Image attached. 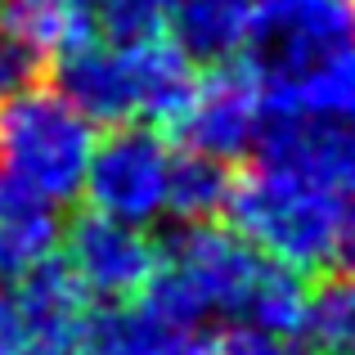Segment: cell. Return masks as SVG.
<instances>
[{
  "label": "cell",
  "mask_w": 355,
  "mask_h": 355,
  "mask_svg": "<svg viewBox=\"0 0 355 355\" xmlns=\"http://www.w3.org/2000/svg\"><path fill=\"white\" fill-rule=\"evenodd\" d=\"M50 81L77 113L108 126H162L171 130L193 95V63L166 36L148 41H86L50 68Z\"/></svg>",
  "instance_id": "obj_1"
},
{
  "label": "cell",
  "mask_w": 355,
  "mask_h": 355,
  "mask_svg": "<svg viewBox=\"0 0 355 355\" xmlns=\"http://www.w3.org/2000/svg\"><path fill=\"white\" fill-rule=\"evenodd\" d=\"M95 126L54 90L50 77L0 99V175L45 202H72L86 184Z\"/></svg>",
  "instance_id": "obj_2"
},
{
  "label": "cell",
  "mask_w": 355,
  "mask_h": 355,
  "mask_svg": "<svg viewBox=\"0 0 355 355\" xmlns=\"http://www.w3.org/2000/svg\"><path fill=\"white\" fill-rule=\"evenodd\" d=\"M342 211H347L342 193L284 171H266V166L234 171V189L225 202V220L243 230L252 248L306 275L315 270L324 275L333 266Z\"/></svg>",
  "instance_id": "obj_3"
},
{
  "label": "cell",
  "mask_w": 355,
  "mask_h": 355,
  "mask_svg": "<svg viewBox=\"0 0 355 355\" xmlns=\"http://www.w3.org/2000/svg\"><path fill=\"white\" fill-rule=\"evenodd\" d=\"M351 45L355 0H257L243 63L257 72L266 108H279Z\"/></svg>",
  "instance_id": "obj_4"
},
{
  "label": "cell",
  "mask_w": 355,
  "mask_h": 355,
  "mask_svg": "<svg viewBox=\"0 0 355 355\" xmlns=\"http://www.w3.org/2000/svg\"><path fill=\"white\" fill-rule=\"evenodd\" d=\"M171 144L148 126H113L86 166V193L99 216L121 225H148L166 207Z\"/></svg>",
  "instance_id": "obj_5"
},
{
  "label": "cell",
  "mask_w": 355,
  "mask_h": 355,
  "mask_svg": "<svg viewBox=\"0 0 355 355\" xmlns=\"http://www.w3.org/2000/svg\"><path fill=\"white\" fill-rule=\"evenodd\" d=\"M266 90H261L257 72L243 59L216 63L193 81L189 108L180 113L166 135L184 144V153L211 157V162L234 166L248 148H257V135L266 126Z\"/></svg>",
  "instance_id": "obj_6"
},
{
  "label": "cell",
  "mask_w": 355,
  "mask_h": 355,
  "mask_svg": "<svg viewBox=\"0 0 355 355\" xmlns=\"http://www.w3.org/2000/svg\"><path fill=\"white\" fill-rule=\"evenodd\" d=\"M9 329L18 355H86L90 293L77 284L68 261L50 257L5 288Z\"/></svg>",
  "instance_id": "obj_7"
},
{
  "label": "cell",
  "mask_w": 355,
  "mask_h": 355,
  "mask_svg": "<svg viewBox=\"0 0 355 355\" xmlns=\"http://www.w3.org/2000/svg\"><path fill=\"white\" fill-rule=\"evenodd\" d=\"M68 270L90 297H104L113 306L139 302L162 266V248L135 225L108 220L99 211L77 216L68 230Z\"/></svg>",
  "instance_id": "obj_8"
},
{
  "label": "cell",
  "mask_w": 355,
  "mask_h": 355,
  "mask_svg": "<svg viewBox=\"0 0 355 355\" xmlns=\"http://www.w3.org/2000/svg\"><path fill=\"white\" fill-rule=\"evenodd\" d=\"M86 355H207V342L198 338V329L162 320L144 302H126L90 315Z\"/></svg>",
  "instance_id": "obj_9"
},
{
  "label": "cell",
  "mask_w": 355,
  "mask_h": 355,
  "mask_svg": "<svg viewBox=\"0 0 355 355\" xmlns=\"http://www.w3.org/2000/svg\"><path fill=\"white\" fill-rule=\"evenodd\" d=\"M257 0H171V41L189 63H234L248 45Z\"/></svg>",
  "instance_id": "obj_10"
},
{
  "label": "cell",
  "mask_w": 355,
  "mask_h": 355,
  "mask_svg": "<svg viewBox=\"0 0 355 355\" xmlns=\"http://www.w3.org/2000/svg\"><path fill=\"white\" fill-rule=\"evenodd\" d=\"M59 248V216L54 202L0 175V279L14 284L27 270L45 266Z\"/></svg>",
  "instance_id": "obj_11"
},
{
  "label": "cell",
  "mask_w": 355,
  "mask_h": 355,
  "mask_svg": "<svg viewBox=\"0 0 355 355\" xmlns=\"http://www.w3.org/2000/svg\"><path fill=\"white\" fill-rule=\"evenodd\" d=\"M315 355H355V275L324 270L306 288L302 329Z\"/></svg>",
  "instance_id": "obj_12"
},
{
  "label": "cell",
  "mask_w": 355,
  "mask_h": 355,
  "mask_svg": "<svg viewBox=\"0 0 355 355\" xmlns=\"http://www.w3.org/2000/svg\"><path fill=\"white\" fill-rule=\"evenodd\" d=\"M230 189H234V166L211 162V157L184 153L171 162V184H166V207L184 220V225H211L225 216Z\"/></svg>",
  "instance_id": "obj_13"
},
{
  "label": "cell",
  "mask_w": 355,
  "mask_h": 355,
  "mask_svg": "<svg viewBox=\"0 0 355 355\" xmlns=\"http://www.w3.org/2000/svg\"><path fill=\"white\" fill-rule=\"evenodd\" d=\"M207 355H302L288 338H279V333H261V329H234L216 333V338L207 342Z\"/></svg>",
  "instance_id": "obj_14"
},
{
  "label": "cell",
  "mask_w": 355,
  "mask_h": 355,
  "mask_svg": "<svg viewBox=\"0 0 355 355\" xmlns=\"http://www.w3.org/2000/svg\"><path fill=\"white\" fill-rule=\"evenodd\" d=\"M41 77H45L41 63H36L27 50H18V45L0 32V99L14 95L18 86H27V81H41Z\"/></svg>",
  "instance_id": "obj_15"
},
{
  "label": "cell",
  "mask_w": 355,
  "mask_h": 355,
  "mask_svg": "<svg viewBox=\"0 0 355 355\" xmlns=\"http://www.w3.org/2000/svg\"><path fill=\"white\" fill-rule=\"evenodd\" d=\"M342 275H355V202H347L342 211V225H338V243H333V266Z\"/></svg>",
  "instance_id": "obj_16"
},
{
  "label": "cell",
  "mask_w": 355,
  "mask_h": 355,
  "mask_svg": "<svg viewBox=\"0 0 355 355\" xmlns=\"http://www.w3.org/2000/svg\"><path fill=\"white\" fill-rule=\"evenodd\" d=\"M351 193H355V166H351Z\"/></svg>",
  "instance_id": "obj_17"
},
{
  "label": "cell",
  "mask_w": 355,
  "mask_h": 355,
  "mask_svg": "<svg viewBox=\"0 0 355 355\" xmlns=\"http://www.w3.org/2000/svg\"><path fill=\"white\" fill-rule=\"evenodd\" d=\"M0 9H5V0H0Z\"/></svg>",
  "instance_id": "obj_18"
}]
</instances>
